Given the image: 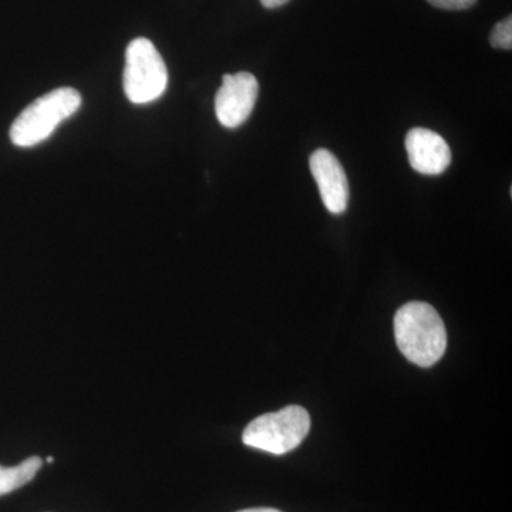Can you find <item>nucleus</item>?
Returning a JSON list of instances; mask_svg holds the SVG:
<instances>
[{
	"label": "nucleus",
	"instance_id": "nucleus-4",
	"mask_svg": "<svg viewBox=\"0 0 512 512\" xmlns=\"http://www.w3.org/2000/svg\"><path fill=\"white\" fill-rule=\"evenodd\" d=\"M168 72L163 57L146 37L134 39L126 50L123 86L133 104L153 103L167 89Z\"/></svg>",
	"mask_w": 512,
	"mask_h": 512
},
{
	"label": "nucleus",
	"instance_id": "nucleus-8",
	"mask_svg": "<svg viewBox=\"0 0 512 512\" xmlns=\"http://www.w3.org/2000/svg\"><path fill=\"white\" fill-rule=\"evenodd\" d=\"M42 468V458L33 456L15 467L0 466V497L30 483Z\"/></svg>",
	"mask_w": 512,
	"mask_h": 512
},
{
	"label": "nucleus",
	"instance_id": "nucleus-11",
	"mask_svg": "<svg viewBox=\"0 0 512 512\" xmlns=\"http://www.w3.org/2000/svg\"><path fill=\"white\" fill-rule=\"evenodd\" d=\"M289 0H261L262 6L266 9H276L281 8V6L286 5Z\"/></svg>",
	"mask_w": 512,
	"mask_h": 512
},
{
	"label": "nucleus",
	"instance_id": "nucleus-3",
	"mask_svg": "<svg viewBox=\"0 0 512 512\" xmlns=\"http://www.w3.org/2000/svg\"><path fill=\"white\" fill-rule=\"evenodd\" d=\"M311 430V416L301 406H288L256 417L242 434L245 446L282 456L295 450Z\"/></svg>",
	"mask_w": 512,
	"mask_h": 512
},
{
	"label": "nucleus",
	"instance_id": "nucleus-12",
	"mask_svg": "<svg viewBox=\"0 0 512 512\" xmlns=\"http://www.w3.org/2000/svg\"><path fill=\"white\" fill-rule=\"evenodd\" d=\"M238 512H282L275 510V508H249V510H242Z\"/></svg>",
	"mask_w": 512,
	"mask_h": 512
},
{
	"label": "nucleus",
	"instance_id": "nucleus-2",
	"mask_svg": "<svg viewBox=\"0 0 512 512\" xmlns=\"http://www.w3.org/2000/svg\"><path fill=\"white\" fill-rule=\"evenodd\" d=\"M82 106V96L70 87L52 92L33 101L19 114L10 127V141L16 147L29 148L43 143L64 120L70 119Z\"/></svg>",
	"mask_w": 512,
	"mask_h": 512
},
{
	"label": "nucleus",
	"instance_id": "nucleus-9",
	"mask_svg": "<svg viewBox=\"0 0 512 512\" xmlns=\"http://www.w3.org/2000/svg\"><path fill=\"white\" fill-rule=\"evenodd\" d=\"M490 43L494 49H512V18L508 16L503 22L498 23L490 36Z\"/></svg>",
	"mask_w": 512,
	"mask_h": 512
},
{
	"label": "nucleus",
	"instance_id": "nucleus-10",
	"mask_svg": "<svg viewBox=\"0 0 512 512\" xmlns=\"http://www.w3.org/2000/svg\"><path fill=\"white\" fill-rule=\"evenodd\" d=\"M434 8L444 10H464L476 5L477 0H427Z\"/></svg>",
	"mask_w": 512,
	"mask_h": 512
},
{
	"label": "nucleus",
	"instance_id": "nucleus-7",
	"mask_svg": "<svg viewBox=\"0 0 512 512\" xmlns=\"http://www.w3.org/2000/svg\"><path fill=\"white\" fill-rule=\"evenodd\" d=\"M406 151L413 170L420 174H443L451 164L447 141L429 128L410 130L406 136Z\"/></svg>",
	"mask_w": 512,
	"mask_h": 512
},
{
	"label": "nucleus",
	"instance_id": "nucleus-1",
	"mask_svg": "<svg viewBox=\"0 0 512 512\" xmlns=\"http://www.w3.org/2000/svg\"><path fill=\"white\" fill-rule=\"evenodd\" d=\"M394 335L403 356L420 367L436 365L446 352V326L429 303L403 305L394 316Z\"/></svg>",
	"mask_w": 512,
	"mask_h": 512
},
{
	"label": "nucleus",
	"instance_id": "nucleus-6",
	"mask_svg": "<svg viewBox=\"0 0 512 512\" xmlns=\"http://www.w3.org/2000/svg\"><path fill=\"white\" fill-rule=\"evenodd\" d=\"M309 165L326 210L330 214H343L349 204V183L338 158L329 150L319 148L312 154Z\"/></svg>",
	"mask_w": 512,
	"mask_h": 512
},
{
	"label": "nucleus",
	"instance_id": "nucleus-13",
	"mask_svg": "<svg viewBox=\"0 0 512 512\" xmlns=\"http://www.w3.org/2000/svg\"><path fill=\"white\" fill-rule=\"evenodd\" d=\"M53 461H55V458L47 457V463H53Z\"/></svg>",
	"mask_w": 512,
	"mask_h": 512
},
{
	"label": "nucleus",
	"instance_id": "nucleus-5",
	"mask_svg": "<svg viewBox=\"0 0 512 512\" xmlns=\"http://www.w3.org/2000/svg\"><path fill=\"white\" fill-rule=\"evenodd\" d=\"M259 84L254 74H225L215 97V114L222 126L237 128L251 116L258 99Z\"/></svg>",
	"mask_w": 512,
	"mask_h": 512
}]
</instances>
